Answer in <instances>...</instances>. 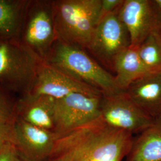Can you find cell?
Wrapping results in <instances>:
<instances>
[{
	"label": "cell",
	"mask_w": 161,
	"mask_h": 161,
	"mask_svg": "<svg viewBox=\"0 0 161 161\" xmlns=\"http://www.w3.org/2000/svg\"><path fill=\"white\" fill-rule=\"evenodd\" d=\"M133 135L110 127L100 118L60 136L53 161H122L131 149Z\"/></svg>",
	"instance_id": "cell-1"
},
{
	"label": "cell",
	"mask_w": 161,
	"mask_h": 161,
	"mask_svg": "<svg viewBox=\"0 0 161 161\" xmlns=\"http://www.w3.org/2000/svg\"><path fill=\"white\" fill-rule=\"evenodd\" d=\"M102 0L53 1L58 40L87 49L100 20Z\"/></svg>",
	"instance_id": "cell-2"
},
{
	"label": "cell",
	"mask_w": 161,
	"mask_h": 161,
	"mask_svg": "<svg viewBox=\"0 0 161 161\" xmlns=\"http://www.w3.org/2000/svg\"><path fill=\"white\" fill-rule=\"evenodd\" d=\"M44 61L104 96L122 92L116 86L115 76L80 47L57 40Z\"/></svg>",
	"instance_id": "cell-3"
},
{
	"label": "cell",
	"mask_w": 161,
	"mask_h": 161,
	"mask_svg": "<svg viewBox=\"0 0 161 161\" xmlns=\"http://www.w3.org/2000/svg\"><path fill=\"white\" fill-rule=\"evenodd\" d=\"M42 61L18 40H0V87L25 95Z\"/></svg>",
	"instance_id": "cell-4"
},
{
	"label": "cell",
	"mask_w": 161,
	"mask_h": 161,
	"mask_svg": "<svg viewBox=\"0 0 161 161\" xmlns=\"http://www.w3.org/2000/svg\"><path fill=\"white\" fill-rule=\"evenodd\" d=\"M18 40L41 60H45L58 40L53 1H29Z\"/></svg>",
	"instance_id": "cell-5"
},
{
	"label": "cell",
	"mask_w": 161,
	"mask_h": 161,
	"mask_svg": "<svg viewBox=\"0 0 161 161\" xmlns=\"http://www.w3.org/2000/svg\"><path fill=\"white\" fill-rule=\"evenodd\" d=\"M102 96L74 92L56 100L54 132L61 136L98 119Z\"/></svg>",
	"instance_id": "cell-6"
},
{
	"label": "cell",
	"mask_w": 161,
	"mask_h": 161,
	"mask_svg": "<svg viewBox=\"0 0 161 161\" xmlns=\"http://www.w3.org/2000/svg\"><path fill=\"white\" fill-rule=\"evenodd\" d=\"M100 119L110 127L138 134L150 127L155 119L133 103L125 92L102 97Z\"/></svg>",
	"instance_id": "cell-7"
},
{
	"label": "cell",
	"mask_w": 161,
	"mask_h": 161,
	"mask_svg": "<svg viewBox=\"0 0 161 161\" xmlns=\"http://www.w3.org/2000/svg\"><path fill=\"white\" fill-rule=\"evenodd\" d=\"M119 8L100 20L87 48L100 62L112 68L116 58L131 46L130 35L119 16Z\"/></svg>",
	"instance_id": "cell-8"
},
{
	"label": "cell",
	"mask_w": 161,
	"mask_h": 161,
	"mask_svg": "<svg viewBox=\"0 0 161 161\" xmlns=\"http://www.w3.org/2000/svg\"><path fill=\"white\" fill-rule=\"evenodd\" d=\"M74 92L103 96L99 90L75 80L43 60L25 95L45 96L58 100Z\"/></svg>",
	"instance_id": "cell-9"
},
{
	"label": "cell",
	"mask_w": 161,
	"mask_h": 161,
	"mask_svg": "<svg viewBox=\"0 0 161 161\" xmlns=\"http://www.w3.org/2000/svg\"><path fill=\"white\" fill-rule=\"evenodd\" d=\"M118 13L130 35L131 46H138L151 32L161 28V18L153 1L124 0Z\"/></svg>",
	"instance_id": "cell-10"
},
{
	"label": "cell",
	"mask_w": 161,
	"mask_h": 161,
	"mask_svg": "<svg viewBox=\"0 0 161 161\" xmlns=\"http://www.w3.org/2000/svg\"><path fill=\"white\" fill-rule=\"evenodd\" d=\"M14 144L28 161H46L52 156L60 136L16 117Z\"/></svg>",
	"instance_id": "cell-11"
},
{
	"label": "cell",
	"mask_w": 161,
	"mask_h": 161,
	"mask_svg": "<svg viewBox=\"0 0 161 161\" xmlns=\"http://www.w3.org/2000/svg\"><path fill=\"white\" fill-rule=\"evenodd\" d=\"M140 109L153 119L161 116V72H152L133 82L125 91Z\"/></svg>",
	"instance_id": "cell-12"
},
{
	"label": "cell",
	"mask_w": 161,
	"mask_h": 161,
	"mask_svg": "<svg viewBox=\"0 0 161 161\" xmlns=\"http://www.w3.org/2000/svg\"><path fill=\"white\" fill-rule=\"evenodd\" d=\"M56 99L45 96H23L16 107V117L41 128L54 132Z\"/></svg>",
	"instance_id": "cell-13"
},
{
	"label": "cell",
	"mask_w": 161,
	"mask_h": 161,
	"mask_svg": "<svg viewBox=\"0 0 161 161\" xmlns=\"http://www.w3.org/2000/svg\"><path fill=\"white\" fill-rule=\"evenodd\" d=\"M125 161H161V116L133 138Z\"/></svg>",
	"instance_id": "cell-14"
},
{
	"label": "cell",
	"mask_w": 161,
	"mask_h": 161,
	"mask_svg": "<svg viewBox=\"0 0 161 161\" xmlns=\"http://www.w3.org/2000/svg\"><path fill=\"white\" fill-rule=\"evenodd\" d=\"M113 69L118 88L125 92L133 82L150 72L139 56L138 46H130L115 58Z\"/></svg>",
	"instance_id": "cell-15"
},
{
	"label": "cell",
	"mask_w": 161,
	"mask_h": 161,
	"mask_svg": "<svg viewBox=\"0 0 161 161\" xmlns=\"http://www.w3.org/2000/svg\"><path fill=\"white\" fill-rule=\"evenodd\" d=\"M29 3L0 0V40H18Z\"/></svg>",
	"instance_id": "cell-16"
},
{
	"label": "cell",
	"mask_w": 161,
	"mask_h": 161,
	"mask_svg": "<svg viewBox=\"0 0 161 161\" xmlns=\"http://www.w3.org/2000/svg\"><path fill=\"white\" fill-rule=\"evenodd\" d=\"M139 56L150 72H161V28L151 32L138 46Z\"/></svg>",
	"instance_id": "cell-17"
},
{
	"label": "cell",
	"mask_w": 161,
	"mask_h": 161,
	"mask_svg": "<svg viewBox=\"0 0 161 161\" xmlns=\"http://www.w3.org/2000/svg\"><path fill=\"white\" fill-rule=\"evenodd\" d=\"M16 107V103H13L4 89L0 87V122H14Z\"/></svg>",
	"instance_id": "cell-18"
},
{
	"label": "cell",
	"mask_w": 161,
	"mask_h": 161,
	"mask_svg": "<svg viewBox=\"0 0 161 161\" xmlns=\"http://www.w3.org/2000/svg\"><path fill=\"white\" fill-rule=\"evenodd\" d=\"M14 122H0V150L8 143H14Z\"/></svg>",
	"instance_id": "cell-19"
},
{
	"label": "cell",
	"mask_w": 161,
	"mask_h": 161,
	"mask_svg": "<svg viewBox=\"0 0 161 161\" xmlns=\"http://www.w3.org/2000/svg\"><path fill=\"white\" fill-rule=\"evenodd\" d=\"M0 161H28L17 149L14 143L6 145L0 150Z\"/></svg>",
	"instance_id": "cell-20"
},
{
	"label": "cell",
	"mask_w": 161,
	"mask_h": 161,
	"mask_svg": "<svg viewBox=\"0 0 161 161\" xmlns=\"http://www.w3.org/2000/svg\"><path fill=\"white\" fill-rule=\"evenodd\" d=\"M123 2L124 0H102L100 20L108 14L116 11L121 7Z\"/></svg>",
	"instance_id": "cell-21"
},
{
	"label": "cell",
	"mask_w": 161,
	"mask_h": 161,
	"mask_svg": "<svg viewBox=\"0 0 161 161\" xmlns=\"http://www.w3.org/2000/svg\"><path fill=\"white\" fill-rule=\"evenodd\" d=\"M153 1L155 6L161 18V0H154Z\"/></svg>",
	"instance_id": "cell-22"
},
{
	"label": "cell",
	"mask_w": 161,
	"mask_h": 161,
	"mask_svg": "<svg viewBox=\"0 0 161 161\" xmlns=\"http://www.w3.org/2000/svg\"><path fill=\"white\" fill-rule=\"evenodd\" d=\"M52 161V160H51V159H47V161Z\"/></svg>",
	"instance_id": "cell-23"
}]
</instances>
